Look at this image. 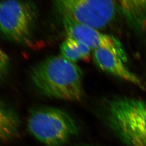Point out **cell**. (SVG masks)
<instances>
[{"label": "cell", "mask_w": 146, "mask_h": 146, "mask_svg": "<svg viewBox=\"0 0 146 146\" xmlns=\"http://www.w3.org/2000/svg\"><path fill=\"white\" fill-rule=\"evenodd\" d=\"M121 11L129 26L138 34L146 32V0L119 1Z\"/></svg>", "instance_id": "ba28073f"}, {"label": "cell", "mask_w": 146, "mask_h": 146, "mask_svg": "<svg viewBox=\"0 0 146 146\" xmlns=\"http://www.w3.org/2000/svg\"><path fill=\"white\" fill-rule=\"evenodd\" d=\"M36 4L30 1H0V32L20 44L31 42L37 20Z\"/></svg>", "instance_id": "5b68a950"}, {"label": "cell", "mask_w": 146, "mask_h": 146, "mask_svg": "<svg viewBox=\"0 0 146 146\" xmlns=\"http://www.w3.org/2000/svg\"><path fill=\"white\" fill-rule=\"evenodd\" d=\"M105 119L109 128L126 146H146V101L116 98L106 105Z\"/></svg>", "instance_id": "7a4b0ae2"}, {"label": "cell", "mask_w": 146, "mask_h": 146, "mask_svg": "<svg viewBox=\"0 0 146 146\" xmlns=\"http://www.w3.org/2000/svg\"><path fill=\"white\" fill-rule=\"evenodd\" d=\"M62 20L68 36L81 42L91 50H108L126 62L127 56L125 49L120 40L114 36L80 25L66 17H62Z\"/></svg>", "instance_id": "8992f818"}, {"label": "cell", "mask_w": 146, "mask_h": 146, "mask_svg": "<svg viewBox=\"0 0 146 146\" xmlns=\"http://www.w3.org/2000/svg\"><path fill=\"white\" fill-rule=\"evenodd\" d=\"M9 58L5 52L0 48V80L5 77L9 68Z\"/></svg>", "instance_id": "8fae6325"}, {"label": "cell", "mask_w": 146, "mask_h": 146, "mask_svg": "<svg viewBox=\"0 0 146 146\" xmlns=\"http://www.w3.org/2000/svg\"><path fill=\"white\" fill-rule=\"evenodd\" d=\"M21 120L13 108L0 100V144L14 140L19 135Z\"/></svg>", "instance_id": "9c48e42d"}, {"label": "cell", "mask_w": 146, "mask_h": 146, "mask_svg": "<svg viewBox=\"0 0 146 146\" xmlns=\"http://www.w3.org/2000/svg\"><path fill=\"white\" fill-rule=\"evenodd\" d=\"M93 58L97 66L103 72L131 83L142 89L145 88L141 79L126 67L121 58L111 51L103 48L94 50Z\"/></svg>", "instance_id": "52a82bcc"}, {"label": "cell", "mask_w": 146, "mask_h": 146, "mask_svg": "<svg viewBox=\"0 0 146 146\" xmlns=\"http://www.w3.org/2000/svg\"><path fill=\"white\" fill-rule=\"evenodd\" d=\"M53 5L61 17L97 30L107 27L119 10L118 1L108 0H58Z\"/></svg>", "instance_id": "277c9868"}, {"label": "cell", "mask_w": 146, "mask_h": 146, "mask_svg": "<svg viewBox=\"0 0 146 146\" xmlns=\"http://www.w3.org/2000/svg\"><path fill=\"white\" fill-rule=\"evenodd\" d=\"M60 49V55L74 63L89 60L91 49L81 42L69 36L62 42Z\"/></svg>", "instance_id": "30bf717a"}, {"label": "cell", "mask_w": 146, "mask_h": 146, "mask_svg": "<svg viewBox=\"0 0 146 146\" xmlns=\"http://www.w3.org/2000/svg\"><path fill=\"white\" fill-rule=\"evenodd\" d=\"M83 72L62 55L46 58L32 69L30 78L40 93L48 98L79 101L84 96Z\"/></svg>", "instance_id": "6da1fadb"}, {"label": "cell", "mask_w": 146, "mask_h": 146, "mask_svg": "<svg viewBox=\"0 0 146 146\" xmlns=\"http://www.w3.org/2000/svg\"><path fill=\"white\" fill-rule=\"evenodd\" d=\"M27 127L31 134L47 146H63L79 132L73 117L65 111L50 106H40L30 111Z\"/></svg>", "instance_id": "3957f363"}]
</instances>
